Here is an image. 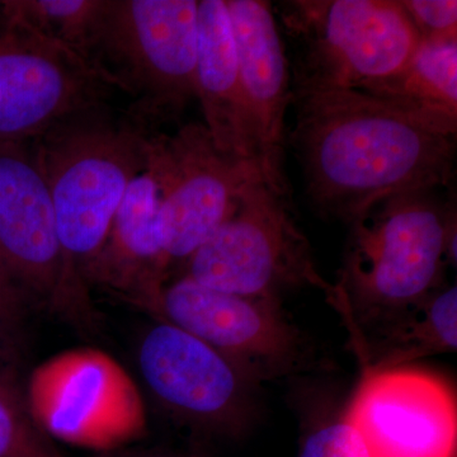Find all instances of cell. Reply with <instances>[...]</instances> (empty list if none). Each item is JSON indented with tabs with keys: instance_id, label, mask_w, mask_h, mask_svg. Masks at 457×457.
<instances>
[{
	"instance_id": "cell-1",
	"label": "cell",
	"mask_w": 457,
	"mask_h": 457,
	"mask_svg": "<svg viewBox=\"0 0 457 457\" xmlns=\"http://www.w3.org/2000/svg\"><path fill=\"white\" fill-rule=\"evenodd\" d=\"M291 132L319 212L353 222L387 198L447 187L456 135L356 89L294 90Z\"/></svg>"
},
{
	"instance_id": "cell-2",
	"label": "cell",
	"mask_w": 457,
	"mask_h": 457,
	"mask_svg": "<svg viewBox=\"0 0 457 457\" xmlns=\"http://www.w3.org/2000/svg\"><path fill=\"white\" fill-rule=\"evenodd\" d=\"M150 131L104 102L71 114L29 143L49 189L60 245L82 278L144 170Z\"/></svg>"
},
{
	"instance_id": "cell-3",
	"label": "cell",
	"mask_w": 457,
	"mask_h": 457,
	"mask_svg": "<svg viewBox=\"0 0 457 457\" xmlns=\"http://www.w3.org/2000/svg\"><path fill=\"white\" fill-rule=\"evenodd\" d=\"M197 0H107L93 68L130 96L147 130L177 121L196 98Z\"/></svg>"
},
{
	"instance_id": "cell-4",
	"label": "cell",
	"mask_w": 457,
	"mask_h": 457,
	"mask_svg": "<svg viewBox=\"0 0 457 457\" xmlns=\"http://www.w3.org/2000/svg\"><path fill=\"white\" fill-rule=\"evenodd\" d=\"M351 224L337 286L345 311L387 318L431 295L456 236L453 212L435 191L387 198Z\"/></svg>"
},
{
	"instance_id": "cell-5",
	"label": "cell",
	"mask_w": 457,
	"mask_h": 457,
	"mask_svg": "<svg viewBox=\"0 0 457 457\" xmlns=\"http://www.w3.org/2000/svg\"><path fill=\"white\" fill-rule=\"evenodd\" d=\"M282 20L300 46L295 90H360L398 71L422 42L394 0H297Z\"/></svg>"
},
{
	"instance_id": "cell-6",
	"label": "cell",
	"mask_w": 457,
	"mask_h": 457,
	"mask_svg": "<svg viewBox=\"0 0 457 457\" xmlns=\"http://www.w3.org/2000/svg\"><path fill=\"white\" fill-rule=\"evenodd\" d=\"M286 198L262 179L249 183L230 218L186 262L183 276L242 296L278 297L285 288L312 285L332 299L336 286L317 272Z\"/></svg>"
},
{
	"instance_id": "cell-7",
	"label": "cell",
	"mask_w": 457,
	"mask_h": 457,
	"mask_svg": "<svg viewBox=\"0 0 457 457\" xmlns=\"http://www.w3.org/2000/svg\"><path fill=\"white\" fill-rule=\"evenodd\" d=\"M0 264L33 308L82 321L88 285L60 245L49 189L29 143L0 141Z\"/></svg>"
},
{
	"instance_id": "cell-8",
	"label": "cell",
	"mask_w": 457,
	"mask_h": 457,
	"mask_svg": "<svg viewBox=\"0 0 457 457\" xmlns=\"http://www.w3.org/2000/svg\"><path fill=\"white\" fill-rule=\"evenodd\" d=\"M145 163L159 186V221L170 267L185 264L230 218L246 186L263 180L257 165L222 155L200 122L187 123L173 135L150 131Z\"/></svg>"
},
{
	"instance_id": "cell-9",
	"label": "cell",
	"mask_w": 457,
	"mask_h": 457,
	"mask_svg": "<svg viewBox=\"0 0 457 457\" xmlns=\"http://www.w3.org/2000/svg\"><path fill=\"white\" fill-rule=\"evenodd\" d=\"M112 89L73 51L0 14V141L31 143Z\"/></svg>"
},
{
	"instance_id": "cell-10",
	"label": "cell",
	"mask_w": 457,
	"mask_h": 457,
	"mask_svg": "<svg viewBox=\"0 0 457 457\" xmlns=\"http://www.w3.org/2000/svg\"><path fill=\"white\" fill-rule=\"evenodd\" d=\"M343 420L368 457H456V394L432 372L365 370Z\"/></svg>"
},
{
	"instance_id": "cell-11",
	"label": "cell",
	"mask_w": 457,
	"mask_h": 457,
	"mask_svg": "<svg viewBox=\"0 0 457 457\" xmlns=\"http://www.w3.org/2000/svg\"><path fill=\"white\" fill-rule=\"evenodd\" d=\"M152 311L220 352L246 376L281 372L299 352L297 333L278 297L222 293L182 276L162 287Z\"/></svg>"
},
{
	"instance_id": "cell-12",
	"label": "cell",
	"mask_w": 457,
	"mask_h": 457,
	"mask_svg": "<svg viewBox=\"0 0 457 457\" xmlns=\"http://www.w3.org/2000/svg\"><path fill=\"white\" fill-rule=\"evenodd\" d=\"M137 363L147 392L177 417L212 427L239 420L248 376L196 337L159 320L141 338Z\"/></svg>"
},
{
	"instance_id": "cell-13",
	"label": "cell",
	"mask_w": 457,
	"mask_h": 457,
	"mask_svg": "<svg viewBox=\"0 0 457 457\" xmlns=\"http://www.w3.org/2000/svg\"><path fill=\"white\" fill-rule=\"evenodd\" d=\"M240 82L257 132L260 170L267 187L288 196L285 173L286 110L290 71L272 9L262 0H225Z\"/></svg>"
},
{
	"instance_id": "cell-14",
	"label": "cell",
	"mask_w": 457,
	"mask_h": 457,
	"mask_svg": "<svg viewBox=\"0 0 457 457\" xmlns=\"http://www.w3.org/2000/svg\"><path fill=\"white\" fill-rule=\"evenodd\" d=\"M31 393L42 425L62 437L125 431L141 416L125 376L95 353L71 354L42 369L33 378Z\"/></svg>"
},
{
	"instance_id": "cell-15",
	"label": "cell",
	"mask_w": 457,
	"mask_h": 457,
	"mask_svg": "<svg viewBox=\"0 0 457 457\" xmlns=\"http://www.w3.org/2000/svg\"><path fill=\"white\" fill-rule=\"evenodd\" d=\"M159 209L158 182L145 163L114 213L106 242L84 270L87 285L107 286L152 309L170 270Z\"/></svg>"
},
{
	"instance_id": "cell-16",
	"label": "cell",
	"mask_w": 457,
	"mask_h": 457,
	"mask_svg": "<svg viewBox=\"0 0 457 457\" xmlns=\"http://www.w3.org/2000/svg\"><path fill=\"white\" fill-rule=\"evenodd\" d=\"M196 98L216 149L230 161L260 170L257 132L240 82L225 0L198 2Z\"/></svg>"
},
{
	"instance_id": "cell-17",
	"label": "cell",
	"mask_w": 457,
	"mask_h": 457,
	"mask_svg": "<svg viewBox=\"0 0 457 457\" xmlns=\"http://www.w3.org/2000/svg\"><path fill=\"white\" fill-rule=\"evenodd\" d=\"M360 92L456 135L457 38L420 42L407 64Z\"/></svg>"
},
{
	"instance_id": "cell-18",
	"label": "cell",
	"mask_w": 457,
	"mask_h": 457,
	"mask_svg": "<svg viewBox=\"0 0 457 457\" xmlns=\"http://www.w3.org/2000/svg\"><path fill=\"white\" fill-rule=\"evenodd\" d=\"M409 309L411 314L385 330L365 370L402 368L420 357L456 351V286L435 296L429 295Z\"/></svg>"
},
{
	"instance_id": "cell-19",
	"label": "cell",
	"mask_w": 457,
	"mask_h": 457,
	"mask_svg": "<svg viewBox=\"0 0 457 457\" xmlns=\"http://www.w3.org/2000/svg\"><path fill=\"white\" fill-rule=\"evenodd\" d=\"M106 4L107 0H5L0 14L73 51L93 68Z\"/></svg>"
},
{
	"instance_id": "cell-20",
	"label": "cell",
	"mask_w": 457,
	"mask_h": 457,
	"mask_svg": "<svg viewBox=\"0 0 457 457\" xmlns=\"http://www.w3.org/2000/svg\"><path fill=\"white\" fill-rule=\"evenodd\" d=\"M0 457H64L35 420L0 393Z\"/></svg>"
},
{
	"instance_id": "cell-21",
	"label": "cell",
	"mask_w": 457,
	"mask_h": 457,
	"mask_svg": "<svg viewBox=\"0 0 457 457\" xmlns=\"http://www.w3.org/2000/svg\"><path fill=\"white\" fill-rule=\"evenodd\" d=\"M420 40L457 38L456 0H403Z\"/></svg>"
},
{
	"instance_id": "cell-22",
	"label": "cell",
	"mask_w": 457,
	"mask_h": 457,
	"mask_svg": "<svg viewBox=\"0 0 457 457\" xmlns=\"http://www.w3.org/2000/svg\"><path fill=\"white\" fill-rule=\"evenodd\" d=\"M299 457H368L359 435L345 420L312 432Z\"/></svg>"
},
{
	"instance_id": "cell-23",
	"label": "cell",
	"mask_w": 457,
	"mask_h": 457,
	"mask_svg": "<svg viewBox=\"0 0 457 457\" xmlns=\"http://www.w3.org/2000/svg\"><path fill=\"white\" fill-rule=\"evenodd\" d=\"M33 305L0 264V326L9 332L25 321Z\"/></svg>"
},
{
	"instance_id": "cell-24",
	"label": "cell",
	"mask_w": 457,
	"mask_h": 457,
	"mask_svg": "<svg viewBox=\"0 0 457 457\" xmlns=\"http://www.w3.org/2000/svg\"><path fill=\"white\" fill-rule=\"evenodd\" d=\"M4 329L5 328L3 327V326H0V363H2V359H3V352H4V350H3V332H4ZM9 332V330H8Z\"/></svg>"
},
{
	"instance_id": "cell-25",
	"label": "cell",
	"mask_w": 457,
	"mask_h": 457,
	"mask_svg": "<svg viewBox=\"0 0 457 457\" xmlns=\"http://www.w3.org/2000/svg\"><path fill=\"white\" fill-rule=\"evenodd\" d=\"M107 457H159V456H147V455H128V456H107Z\"/></svg>"
}]
</instances>
